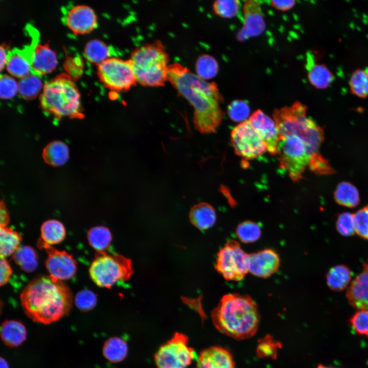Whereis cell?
I'll list each match as a JSON object with an SVG mask.
<instances>
[{
    "label": "cell",
    "instance_id": "obj_1",
    "mask_svg": "<svg viewBox=\"0 0 368 368\" xmlns=\"http://www.w3.org/2000/svg\"><path fill=\"white\" fill-rule=\"evenodd\" d=\"M168 80L193 107L196 129L203 134L215 132L223 116L219 106L223 98L217 84L201 79L178 63L169 65Z\"/></svg>",
    "mask_w": 368,
    "mask_h": 368
},
{
    "label": "cell",
    "instance_id": "obj_2",
    "mask_svg": "<svg viewBox=\"0 0 368 368\" xmlns=\"http://www.w3.org/2000/svg\"><path fill=\"white\" fill-rule=\"evenodd\" d=\"M20 298L28 317L45 325L67 315L73 303L69 288L62 281L50 275L33 279L22 291Z\"/></svg>",
    "mask_w": 368,
    "mask_h": 368
},
{
    "label": "cell",
    "instance_id": "obj_3",
    "mask_svg": "<svg viewBox=\"0 0 368 368\" xmlns=\"http://www.w3.org/2000/svg\"><path fill=\"white\" fill-rule=\"evenodd\" d=\"M213 323L221 333L236 339L251 337L260 323L258 306L248 295H224L211 314Z\"/></svg>",
    "mask_w": 368,
    "mask_h": 368
},
{
    "label": "cell",
    "instance_id": "obj_4",
    "mask_svg": "<svg viewBox=\"0 0 368 368\" xmlns=\"http://www.w3.org/2000/svg\"><path fill=\"white\" fill-rule=\"evenodd\" d=\"M307 107L300 102L291 106L276 109L273 113L280 138L294 135L302 139L314 155L324 139L323 129L312 120L307 118Z\"/></svg>",
    "mask_w": 368,
    "mask_h": 368
},
{
    "label": "cell",
    "instance_id": "obj_5",
    "mask_svg": "<svg viewBox=\"0 0 368 368\" xmlns=\"http://www.w3.org/2000/svg\"><path fill=\"white\" fill-rule=\"evenodd\" d=\"M129 60L136 82L141 85L160 86L168 80L169 57L160 41L135 49Z\"/></svg>",
    "mask_w": 368,
    "mask_h": 368
},
{
    "label": "cell",
    "instance_id": "obj_6",
    "mask_svg": "<svg viewBox=\"0 0 368 368\" xmlns=\"http://www.w3.org/2000/svg\"><path fill=\"white\" fill-rule=\"evenodd\" d=\"M40 103L44 111L58 119L81 118L82 115L78 90L71 79L64 75L44 84Z\"/></svg>",
    "mask_w": 368,
    "mask_h": 368
},
{
    "label": "cell",
    "instance_id": "obj_7",
    "mask_svg": "<svg viewBox=\"0 0 368 368\" xmlns=\"http://www.w3.org/2000/svg\"><path fill=\"white\" fill-rule=\"evenodd\" d=\"M91 279L98 286L110 288L127 280L132 269L130 260L117 254L98 252L89 268Z\"/></svg>",
    "mask_w": 368,
    "mask_h": 368
},
{
    "label": "cell",
    "instance_id": "obj_8",
    "mask_svg": "<svg viewBox=\"0 0 368 368\" xmlns=\"http://www.w3.org/2000/svg\"><path fill=\"white\" fill-rule=\"evenodd\" d=\"M278 151L280 167L287 172L293 182L301 179L313 155L306 142L294 135L280 137Z\"/></svg>",
    "mask_w": 368,
    "mask_h": 368
},
{
    "label": "cell",
    "instance_id": "obj_9",
    "mask_svg": "<svg viewBox=\"0 0 368 368\" xmlns=\"http://www.w3.org/2000/svg\"><path fill=\"white\" fill-rule=\"evenodd\" d=\"M188 337L175 333L171 339L162 346L155 355L157 368H189L198 356L189 346Z\"/></svg>",
    "mask_w": 368,
    "mask_h": 368
},
{
    "label": "cell",
    "instance_id": "obj_10",
    "mask_svg": "<svg viewBox=\"0 0 368 368\" xmlns=\"http://www.w3.org/2000/svg\"><path fill=\"white\" fill-rule=\"evenodd\" d=\"M248 255L237 241L229 240L217 254L216 269L227 281H240L248 272Z\"/></svg>",
    "mask_w": 368,
    "mask_h": 368
},
{
    "label": "cell",
    "instance_id": "obj_11",
    "mask_svg": "<svg viewBox=\"0 0 368 368\" xmlns=\"http://www.w3.org/2000/svg\"><path fill=\"white\" fill-rule=\"evenodd\" d=\"M98 74L106 87L118 91L130 89L136 82L129 60L109 58L98 65Z\"/></svg>",
    "mask_w": 368,
    "mask_h": 368
},
{
    "label": "cell",
    "instance_id": "obj_12",
    "mask_svg": "<svg viewBox=\"0 0 368 368\" xmlns=\"http://www.w3.org/2000/svg\"><path fill=\"white\" fill-rule=\"evenodd\" d=\"M231 139L236 154L245 160L256 158L267 151L264 143L248 120L232 130Z\"/></svg>",
    "mask_w": 368,
    "mask_h": 368
},
{
    "label": "cell",
    "instance_id": "obj_13",
    "mask_svg": "<svg viewBox=\"0 0 368 368\" xmlns=\"http://www.w3.org/2000/svg\"><path fill=\"white\" fill-rule=\"evenodd\" d=\"M37 245L39 248L45 249L48 254L45 263L50 276L62 281L75 275L76 262L71 255L65 251L58 250L39 239Z\"/></svg>",
    "mask_w": 368,
    "mask_h": 368
},
{
    "label": "cell",
    "instance_id": "obj_14",
    "mask_svg": "<svg viewBox=\"0 0 368 368\" xmlns=\"http://www.w3.org/2000/svg\"><path fill=\"white\" fill-rule=\"evenodd\" d=\"M244 22L237 38L240 41L260 36L265 31L266 24L260 2L246 1L243 6Z\"/></svg>",
    "mask_w": 368,
    "mask_h": 368
},
{
    "label": "cell",
    "instance_id": "obj_15",
    "mask_svg": "<svg viewBox=\"0 0 368 368\" xmlns=\"http://www.w3.org/2000/svg\"><path fill=\"white\" fill-rule=\"evenodd\" d=\"M248 121L264 143L267 151L271 155H277L280 134L274 120L258 109L249 117Z\"/></svg>",
    "mask_w": 368,
    "mask_h": 368
},
{
    "label": "cell",
    "instance_id": "obj_16",
    "mask_svg": "<svg viewBox=\"0 0 368 368\" xmlns=\"http://www.w3.org/2000/svg\"><path fill=\"white\" fill-rule=\"evenodd\" d=\"M280 264L278 254L271 249H264L248 255V272L259 278H267L275 273Z\"/></svg>",
    "mask_w": 368,
    "mask_h": 368
},
{
    "label": "cell",
    "instance_id": "obj_17",
    "mask_svg": "<svg viewBox=\"0 0 368 368\" xmlns=\"http://www.w3.org/2000/svg\"><path fill=\"white\" fill-rule=\"evenodd\" d=\"M65 23L76 34H83L91 31L97 26V18L89 6L76 5L70 9L65 15Z\"/></svg>",
    "mask_w": 368,
    "mask_h": 368
},
{
    "label": "cell",
    "instance_id": "obj_18",
    "mask_svg": "<svg viewBox=\"0 0 368 368\" xmlns=\"http://www.w3.org/2000/svg\"><path fill=\"white\" fill-rule=\"evenodd\" d=\"M346 297L349 303L357 310H368V259L363 269L350 283Z\"/></svg>",
    "mask_w": 368,
    "mask_h": 368
},
{
    "label": "cell",
    "instance_id": "obj_19",
    "mask_svg": "<svg viewBox=\"0 0 368 368\" xmlns=\"http://www.w3.org/2000/svg\"><path fill=\"white\" fill-rule=\"evenodd\" d=\"M30 49L31 73L41 76L55 70L57 56L48 45L36 43Z\"/></svg>",
    "mask_w": 368,
    "mask_h": 368
},
{
    "label": "cell",
    "instance_id": "obj_20",
    "mask_svg": "<svg viewBox=\"0 0 368 368\" xmlns=\"http://www.w3.org/2000/svg\"><path fill=\"white\" fill-rule=\"evenodd\" d=\"M195 368H236L231 353L225 348L214 346L202 351Z\"/></svg>",
    "mask_w": 368,
    "mask_h": 368
},
{
    "label": "cell",
    "instance_id": "obj_21",
    "mask_svg": "<svg viewBox=\"0 0 368 368\" xmlns=\"http://www.w3.org/2000/svg\"><path fill=\"white\" fill-rule=\"evenodd\" d=\"M306 67L310 84L317 89H326L334 80L331 71L325 65L317 63L311 53L307 54Z\"/></svg>",
    "mask_w": 368,
    "mask_h": 368
},
{
    "label": "cell",
    "instance_id": "obj_22",
    "mask_svg": "<svg viewBox=\"0 0 368 368\" xmlns=\"http://www.w3.org/2000/svg\"><path fill=\"white\" fill-rule=\"evenodd\" d=\"M6 68L15 77L22 78L31 73L30 49H13L8 52Z\"/></svg>",
    "mask_w": 368,
    "mask_h": 368
},
{
    "label": "cell",
    "instance_id": "obj_23",
    "mask_svg": "<svg viewBox=\"0 0 368 368\" xmlns=\"http://www.w3.org/2000/svg\"><path fill=\"white\" fill-rule=\"evenodd\" d=\"M1 337L3 342L10 347L20 346L27 337L24 324L15 320H6L1 325Z\"/></svg>",
    "mask_w": 368,
    "mask_h": 368
},
{
    "label": "cell",
    "instance_id": "obj_24",
    "mask_svg": "<svg viewBox=\"0 0 368 368\" xmlns=\"http://www.w3.org/2000/svg\"><path fill=\"white\" fill-rule=\"evenodd\" d=\"M215 209L210 204L201 202L194 205L189 214L192 223L197 228L205 230L211 228L216 221Z\"/></svg>",
    "mask_w": 368,
    "mask_h": 368
},
{
    "label": "cell",
    "instance_id": "obj_25",
    "mask_svg": "<svg viewBox=\"0 0 368 368\" xmlns=\"http://www.w3.org/2000/svg\"><path fill=\"white\" fill-rule=\"evenodd\" d=\"M42 157L50 166H61L65 164L69 158L68 146L60 141H52L44 148Z\"/></svg>",
    "mask_w": 368,
    "mask_h": 368
},
{
    "label": "cell",
    "instance_id": "obj_26",
    "mask_svg": "<svg viewBox=\"0 0 368 368\" xmlns=\"http://www.w3.org/2000/svg\"><path fill=\"white\" fill-rule=\"evenodd\" d=\"M352 277V272L348 266L343 264L334 266L327 274V285L333 291H342L349 284Z\"/></svg>",
    "mask_w": 368,
    "mask_h": 368
},
{
    "label": "cell",
    "instance_id": "obj_27",
    "mask_svg": "<svg viewBox=\"0 0 368 368\" xmlns=\"http://www.w3.org/2000/svg\"><path fill=\"white\" fill-rule=\"evenodd\" d=\"M128 345L126 341L119 337H112L107 339L103 347V354L105 358L112 363L122 361L126 357Z\"/></svg>",
    "mask_w": 368,
    "mask_h": 368
},
{
    "label": "cell",
    "instance_id": "obj_28",
    "mask_svg": "<svg viewBox=\"0 0 368 368\" xmlns=\"http://www.w3.org/2000/svg\"><path fill=\"white\" fill-rule=\"evenodd\" d=\"M335 201L342 206L354 208L360 201L357 188L348 182H341L337 186L334 192Z\"/></svg>",
    "mask_w": 368,
    "mask_h": 368
},
{
    "label": "cell",
    "instance_id": "obj_29",
    "mask_svg": "<svg viewBox=\"0 0 368 368\" xmlns=\"http://www.w3.org/2000/svg\"><path fill=\"white\" fill-rule=\"evenodd\" d=\"M65 236V230L63 224L56 220H50L42 224L41 237L39 239L51 245L61 242Z\"/></svg>",
    "mask_w": 368,
    "mask_h": 368
},
{
    "label": "cell",
    "instance_id": "obj_30",
    "mask_svg": "<svg viewBox=\"0 0 368 368\" xmlns=\"http://www.w3.org/2000/svg\"><path fill=\"white\" fill-rule=\"evenodd\" d=\"M43 86L40 76L31 73L18 81V93L24 99H33L42 90Z\"/></svg>",
    "mask_w": 368,
    "mask_h": 368
},
{
    "label": "cell",
    "instance_id": "obj_31",
    "mask_svg": "<svg viewBox=\"0 0 368 368\" xmlns=\"http://www.w3.org/2000/svg\"><path fill=\"white\" fill-rule=\"evenodd\" d=\"M1 257L6 258L13 255L20 246L22 237L12 228L0 227Z\"/></svg>",
    "mask_w": 368,
    "mask_h": 368
},
{
    "label": "cell",
    "instance_id": "obj_32",
    "mask_svg": "<svg viewBox=\"0 0 368 368\" xmlns=\"http://www.w3.org/2000/svg\"><path fill=\"white\" fill-rule=\"evenodd\" d=\"M12 258L16 264L27 272L34 271L38 265L37 254L34 249L29 246H20L13 254Z\"/></svg>",
    "mask_w": 368,
    "mask_h": 368
},
{
    "label": "cell",
    "instance_id": "obj_33",
    "mask_svg": "<svg viewBox=\"0 0 368 368\" xmlns=\"http://www.w3.org/2000/svg\"><path fill=\"white\" fill-rule=\"evenodd\" d=\"M89 243L98 252H106L112 239L109 230L106 227L98 226L90 228L87 232Z\"/></svg>",
    "mask_w": 368,
    "mask_h": 368
},
{
    "label": "cell",
    "instance_id": "obj_34",
    "mask_svg": "<svg viewBox=\"0 0 368 368\" xmlns=\"http://www.w3.org/2000/svg\"><path fill=\"white\" fill-rule=\"evenodd\" d=\"M84 54L89 62L99 65L109 58L110 51L104 42L94 39L86 44Z\"/></svg>",
    "mask_w": 368,
    "mask_h": 368
},
{
    "label": "cell",
    "instance_id": "obj_35",
    "mask_svg": "<svg viewBox=\"0 0 368 368\" xmlns=\"http://www.w3.org/2000/svg\"><path fill=\"white\" fill-rule=\"evenodd\" d=\"M195 68L196 75L201 79L206 80L212 79L217 75L219 66L214 57L208 54H203L197 59Z\"/></svg>",
    "mask_w": 368,
    "mask_h": 368
},
{
    "label": "cell",
    "instance_id": "obj_36",
    "mask_svg": "<svg viewBox=\"0 0 368 368\" xmlns=\"http://www.w3.org/2000/svg\"><path fill=\"white\" fill-rule=\"evenodd\" d=\"M351 93L360 98L368 97V71L362 69L354 71L349 80Z\"/></svg>",
    "mask_w": 368,
    "mask_h": 368
},
{
    "label": "cell",
    "instance_id": "obj_37",
    "mask_svg": "<svg viewBox=\"0 0 368 368\" xmlns=\"http://www.w3.org/2000/svg\"><path fill=\"white\" fill-rule=\"evenodd\" d=\"M236 234L241 242L249 243L254 242L260 238L261 230L257 223L246 220L238 225Z\"/></svg>",
    "mask_w": 368,
    "mask_h": 368
},
{
    "label": "cell",
    "instance_id": "obj_38",
    "mask_svg": "<svg viewBox=\"0 0 368 368\" xmlns=\"http://www.w3.org/2000/svg\"><path fill=\"white\" fill-rule=\"evenodd\" d=\"M241 3L237 0H218L213 4L214 13L223 18L236 16L240 10Z\"/></svg>",
    "mask_w": 368,
    "mask_h": 368
},
{
    "label": "cell",
    "instance_id": "obj_39",
    "mask_svg": "<svg viewBox=\"0 0 368 368\" xmlns=\"http://www.w3.org/2000/svg\"><path fill=\"white\" fill-rule=\"evenodd\" d=\"M250 107L244 100H235L227 107V114L231 120L235 122H245L250 115Z\"/></svg>",
    "mask_w": 368,
    "mask_h": 368
},
{
    "label": "cell",
    "instance_id": "obj_40",
    "mask_svg": "<svg viewBox=\"0 0 368 368\" xmlns=\"http://www.w3.org/2000/svg\"><path fill=\"white\" fill-rule=\"evenodd\" d=\"M336 227L338 233L343 236L353 235L356 233L354 215L349 212L339 214L336 222Z\"/></svg>",
    "mask_w": 368,
    "mask_h": 368
},
{
    "label": "cell",
    "instance_id": "obj_41",
    "mask_svg": "<svg viewBox=\"0 0 368 368\" xmlns=\"http://www.w3.org/2000/svg\"><path fill=\"white\" fill-rule=\"evenodd\" d=\"M353 215L355 233L363 239L368 240V205Z\"/></svg>",
    "mask_w": 368,
    "mask_h": 368
},
{
    "label": "cell",
    "instance_id": "obj_42",
    "mask_svg": "<svg viewBox=\"0 0 368 368\" xmlns=\"http://www.w3.org/2000/svg\"><path fill=\"white\" fill-rule=\"evenodd\" d=\"M18 82L11 76L1 75L0 77V97L1 99H9L14 97L18 93Z\"/></svg>",
    "mask_w": 368,
    "mask_h": 368
},
{
    "label": "cell",
    "instance_id": "obj_43",
    "mask_svg": "<svg viewBox=\"0 0 368 368\" xmlns=\"http://www.w3.org/2000/svg\"><path fill=\"white\" fill-rule=\"evenodd\" d=\"M75 303L80 310L88 311L95 307L97 297L93 291L87 289L83 290L76 294Z\"/></svg>",
    "mask_w": 368,
    "mask_h": 368
},
{
    "label": "cell",
    "instance_id": "obj_44",
    "mask_svg": "<svg viewBox=\"0 0 368 368\" xmlns=\"http://www.w3.org/2000/svg\"><path fill=\"white\" fill-rule=\"evenodd\" d=\"M350 322L356 333L368 336V310H358L350 318Z\"/></svg>",
    "mask_w": 368,
    "mask_h": 368
},
{
    "label": "cell",
    "instance_id": "obj_45",
    "mask_svg": "<svg viewBox=\"0 0 368 368\" xmlns=\"http://www.w3.org/2000/svg\"><path fill=\"white\" fill-rule=\"evenodd\" d=\"M308 167L312 171L319 175L331 174L334 172L327 160L319 153L311 157Z\"/></svg>",
    "mask_w": 368,
    "mask_h": 368
},
{
    "label": "cell",
    "instance_id": "obj_46",
    "mask_svg": "<svg viewBox=\"0 0 368 368\" xmlns=\"http://www.w3.org/2000/svg\"><path fill=\"white\" fill-rule=\"evenodd\" d=\"M279 344L270 336L262 339L257 348V353L261 357H271L274 358L277 355Z\"/></svg>",
    "mask_w": 368,
    "mask_h": 368
},
{
    "label": "cell",
    "instance_id": "obj_47",
    "mask_svg": "<svg viewBox=\"0 0 368 368\" xmlns=\"http://www.w3.org/2000/svg\"><path fill=\"white\" fill-rule=\"evenodd\" d=\"M1 286L6 284L12 274V270L6 259L1 257Z\"/></svg>",
    "mask_w": 368,
    "mask_h": 368
},
{
    "label": "cell",
    "instance_id": "obj_48",
    "mask_svg": "<svg viewBox=\"0 0 368 368\" xmlns=\"http://www.w3.org/2000/svg\"><path fill=\"white\" fill-rule=\"evenodd\" d=\"M270 3L273 7L276 9L283 11L290 10L295 4V1L292 0L271 1Z\"/></svg>",
    "mask_w": 368,
    "mask_h": 368
},
{
    "label": "cell",
    "instance_id": "obj_49",
    "mask_svg": "<svg viewBox=\"0 0 368 368\" xmlns=\"http://www.w3.org/2000/svg\"><path fill=\"white\" fill-rule=\"evenodd\" d=\"M1 223L0 227L7 226L9 222V217L5 203L3 201L1 202Z\"/></svg>",
    "mask_w": 368,
    "mask_h": 368
},
{
    "label": "cell",
    "instance_id": "obj_50",
    "mask_svg": "<svg viewBox=\"0 0 368 368\" xmlns=\"http://www.w3.org/2000/svg\"><path fill=\"white\" fill-rule=\"evenodd\" d=\"M0 55V69L1 71H2L4 66L6 65L8 56V52H6V49L3 45L1 46Z\"/></svg>",
    "mask_w": 368,
    "mask_h": 368
},
{
    "label": "cell",
    "instance_id": "obj_51",
    "mask_svg": "<svg viewBox=\"0 0 368 368\" xmlns=\"http://www.w3.org/2000/svg\"><path fill=\"white\" fill-rule=\"evenodd\" d=\"M0 367L1 368H9L7 362L5 359L3 358L2 357L1 358Z\"/></svg>",
    "mask_w": 368,
    "mask_h": 368
},
{
    "label": "cell",
    "instance_id": "obj_52",
    "mask_svg": "<svg viewBox=\"0 0 368 368\" xmlns=\"http://www.w3.org/2000/svg\"><path fill=\"white\" fill-rule=\"evenodd\" d=\"M316 368H338V367H332V366H325L324 365L319 364L317 365Z\"/></svg>",
    "mask_w": 368,
    "mask_h": 368
}]
</instances>
